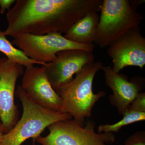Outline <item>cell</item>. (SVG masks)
I'll list each match as a JSON object with an SVG mask.
<instances>
[{
    "instance_id": "obj_1",
    "label": "cell",
    "mask_w": 145,
    "mask_h": 145,
    "mask_svg": "<svg viewBox=\"0 0 145 145\" xmlns=\"http://www.w3.org/2000/svg\"><path fill=\"white\" fill-rule=\"evenodd\" d=\"M103 0H17L7 11L6 36L65 33L79 20L101 11Z\"/></svg>"
},
{
    "instance_id": "obj_2",
    "label": "cell",
    "mask_w": 145,
    "mask_h": 145,
    "mask_svg": "<svg viewBox=\"0 0 145 145\" xmlns=\"http://www.w3.org/2000/svg\"><path fill=\"white\" fill-rule=\"evenodd\" d=\"M103 63L94 61L85 66L72 80L61 86L56 92L62 103L61 113L70 114L82 127L85 118L91 116V111L105 92L93 93V83L96 73L102 69Z\"/></svg>"
},
{
    "instance_id": "obj_3",
    "label": "cell",
    "mask_w": 145,
    "mask_h": 145,
    "mask_svg": "<svg viewBox=\"0 0 145 145\" xmlns=\"http://www.w3.org/2000/svg\"><path fill=\"white\" fill-rule=\"evenodd\" d=\"M15 93L22 105V115L12 129L3 135L0 145H22L30 138L35 142L50 125L72 119L68 113L52 111L39 106L32 101L21 86L17 87Z\"/></svg>"
},
{
    "instance_id": "obj_4",
    "label": "cell",
    "mask_w": 145,
    "mask_h": 145,
    "mask_svg": "<svg viewBox=\"0 0 145 145\" xmlns=\"http://www.w3.org/2000/svg\"><path fill=\"white\" fill-rule=\"evenodd\" d=\"M93 44L108 47L129 30L139 26L144 17L133 10L129 0H103Z\"/></svg>"
},
{
    "instance_id": "obj_5",
    "label": "cell",
    "mask_w": 145,
    "mask_h": 145,
    "mask_svg": "<svg viewBox=\"0 0 145 145\" xmlns=\"http://www.w3.org/2000/svg\"><path fill=\"white\" fill-rule=\"evenodd\" d=\"M94 122L88 121L81 126L73 119L59 121L48 127L49 133L45 137L35 140L42 145H108L113 144L112 133H97Z\"/></svg>"
},
{
    "instance_id": "obj_6",
    "label": "cell",
    "mask_w": 145,
    "mask_h": 145,
    "mask_svg": "<svg viewBox=\"0 0 145 145\" xmlns=\"http://www.w3.org/2000/svg\"><path fill=\"white\" fill-rule=\"evenodd\" d=\"M13 38L12 44L27 57L45 65L54 61L56 54L60 51L79 49L93 52L95 48L94 44H82L71 41L59 32H50L44 35L24 33Z\"/></svg>"
},
{
    "instance_id": "obj_7",
    "label": "cell",
    "mask_w": 145,
    "mask_h": 145,
    "mask_svg": "<svg viewBox=\"0 0 145 145\" xmlns=\"http://www.w3.org/2000/svg\"><path fill=\"white\" fill-rule=\"evenodd\" d=\"M24 72L22 65L6 57L0 58V120L4 134L10 131L19 120L20 112L14 97L17 80Z\"/></svg>"
},
{
    "instance_id": "obj_8",
    "label": "cell",
    "mask_w": 145,
    "mask_h": 145,
    "mask_svg": "<svg viewBox=\"0 0 145 145\" xmlns=\"http://www.w3.org/2000/svg\"><path fill=\"white\" fill-rule=\"evenodd\" d=\"M107 53L112 59V70L119 73L128 66L145 65V38L140 26L131 29L108 46Z\"/></svg>"
},
{
    "instance_id": "obj_9",
    "label": "cell",
    "mask_w": 145,
    "mask_h": 145,
    "mask_svg": "<svg viewBox=\"0 0 145 145\" xmlns=\"http://www.w3.org/2000/svg\"><path fill=\"white\" fill-rule=\"evenodd\" d=\"M56 58L45 66L47 76L54 90L69 82L73 76L86 65L95 61L93 52L79 49H69L58 52Z\"/></svg>"
},
{
    "instance_id": "obj_10",
    "label": "cell",
    "mask_w": 145,
    "mask_h": 145,
    "mask_svg": "<svg viewBox=\"0 0 145 145\" xmlns=\"http://www.w3.org/2000/svg\"><path fill=\"white\" fill-rule=\"evenodd\" d=\"M21 87L32 101L39 106L61 112V99L50 84L45 66L26 68Z\"/></svg>"
},
{
    "instance_id": "obj_11",
    "label": "cell",
    "mask_w": 145,
    "mask_h": 145,
    "mask_svg": "<svg viewBox=\"0 0 145 145\" xmlns=\"http://www.w3.org/2000/svg\"><path fill=\"white\" fill-rule=\"evenodd\" d=\"M101 69L107 85L113 92L109 97L110 103L116 108L119 114L123 115L139 93V86L114 72L111 67L103 66Z\"/></svg>"
},
{
    "instance_id": "obj_12",
    "label": "cell",
    "mask_w": 145,
    "mask_h": 145,
    "mask_svg": "<svg viewBox=\"0 0 145 145\" xmlns=\"http://www.w3.org/2000/svg\"><path fill=\"white\" fill-rule=\"evenodd\" d=\"M99 19L100 15L98 12L88 13L75 22L64 36L71 41L80 44H93Z\"/></svg>"
},
{
    "instance_id": "obj_13",
    "label": "cell",
    "mask_w": 145,
    "mask_h": 145,
    "mask_svg": "<svg viewBox=\"0 0 145 145\" xmlns=\"http://www.w3.org/2000/svg\"><path fill=\"white\" fill-rule=\"evenodd\" d=\"M0 52L4 54L9 61L22 65L26 68L34 66V64L46 66L42 63L36 61L27 57L24 52L13 46L7 38L3 31L0 29Z\"/></svg>"
},
{
    "instance_id": "obj_14",
    "label": "cell",
    "mask_w": 145,
    "mask_h": 145,
    "mask_svg": "<svg viewBox=\"0 0 145 145\" xmlns=\"http://www.w3.org/2000/svg\"><path fill=\"white\" fill-rule=\"evenodd\" d=\"M123 118L114 124L101 125L98 127L99 133L104 132H117L122 127L135 123L144 121L145 112L132 111L127 109L123 114Z\"/></svg>"
},
{
    "instance_id": "obj_15",
    "label": "cell",
    "mask_w": 145,
    "mask_h": 145,
    "mask_svg": "<svg viewBox=\"0 0 145 145\" xmlns=\"http://www.w3.org/2000/svg\"><path fill=\"white\" fill-rule=\"evenodd\" d=\"M127 109L138 112H145V93H138L134 101Z\"/></svg>"
},
{
    "instance_id": "obj_16",
    "label": "cell",
    "mask_w": 145,
    "mask_h": 145,
    "mask_svg": "<svg viewBox=\"0 0 145 145\" xmlns=\"http://www.w3.org/2000/svg\"><path fill=\"white\" fill-rule=\"evenodd\" d=\"M124 145H145V133L138 131L127 139Z\"/></svg>"
},
{
    "instance_id": "obj_17",
    "label": "cell",
    "mask_w": 145,
    "mask_h": 145,
    "mask_svg": "<svg viewBox=\"0 0 145 145\" xmlns=\"http://www.w3.org/2000/svg\"><path fill=\"white\" fill-rule=\"evenodd\" d=\"M16 2V0H0V13L4 14L6 10H9L10 6Z\"/></svg>"
},
{
    "instance_id": "obj_18",
    "label": "cell",
    "mask_w": 145,
    "mask_h": 145,
    "mask_svg": "<svg viewBox=\"0 0 145 145\" xmlns=\"http://www.w3.org/2000/svg\"><path fill=\"white\" fill-rule=\"evenodd\" d=\"M129 1L131 8L136 11L140 6L145 1V0H129Z\"/></svg>"
},
{
    "instance_id": "obj_19",
    "label": "cell",
    "mask_w": 145,
    "mask_h": 145,
    "mask_svg": "<svg viewBox=\"0 0 145 145\" xmlns=\"http://www.w3.org/2000/svg\"><path fill=\"white\" fill-rule=\"evenodd\" d=\"M4 128L1 121L0 120V142L1 140L3 135L4 134Z\"/></svg>"
},
{
    "instance_id": "obj_20",
    "label": "cell",
    "mask_w": 145,
    "mask_h": 145,
    "mask_svg": "<svg viewBox=\"0 0 145 145\" xmlns=\"http://www.w3.org/2000/svg\"></svg>"
}]
</instances>
